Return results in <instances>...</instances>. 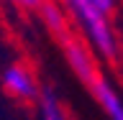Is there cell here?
Wrapping results in <instances>:
<instances>
[{
	"instance_id": "1",
	"label": "cell",
	"mask_w": 123,
	"mask_h": 120,
	"mask_svg": "<svg viewBox=\"0 0 123 120\" xmlns=\"http://www.w3.org/2000/svg\"><path fill=\"white\" fill-rule=\"evenodd\" d=\"M59 3L67 10L80 38L92 49V54L103 64L118 67L123 59V46L113 26L118 0H59Z\"/></svg>"
},
{
	"instance_id": "2",
	"label": "cell",
	"mask_w": 123,
	"mask_h": 120,
	"mask_svg": "<svg viewBox=\"0 0 123 120\" xmlns=\"http://www.w3.org/2000/svg\"><path fill=\"white\" fill-rule=\"evenodd\" d=\"M85 90L90 92V97L95 100V105L105 115V120H123V95L103 69L85 82Z\"/></svg>"
},
{
	"instance_id": "3",
	"label": "cell",
	"mask_w": 123,
	"mask_h": 120,
	"mask_svg": "<svg viewBox=\"0 0 123 120\" xmlns=\"http://www.w3.org/2000/svg\"><path fill=\"white\" fill-rule=\"evenodd\" d=\"M0 79H3V90H5L10 97H15V100H38V95L44 90V87H38L36 74H33L26 64H21V61L8 64V67L3 69Z\"/></svg>"
},
{
	"instance_id": "4",
	"label": "cell",
	"mask_w": 123,
	"mask_h": 120,
	"mask_svg": "<svg viewBox=\"0 0 123 120\" xmlns=\"http://www.w3.org/2000/svg\"><path fill=\"white\" fill-rule=\"evenodd\" d=\"M36 102H38V118L41 120H69V115H67V110H64V105H62L59 95L54 90L44 87Z\"/></svg>"
},
{
	"instance_id": "5",
	"label": "cell",
	"mask_w": 123,
	"mask_h": 120,
	"mask_svg": "<svg viewBox=\"0 0 123 120\" xmlns=\"http://www.w3.org/2000/svg\"><path fill=\"white\" fill-rule=\"evenodd\" d=\"M10 3H15L18 8H26V10H41L46 0H10Z\"/></svg>"
}]
</instances>
